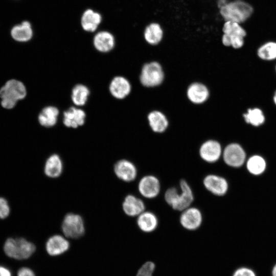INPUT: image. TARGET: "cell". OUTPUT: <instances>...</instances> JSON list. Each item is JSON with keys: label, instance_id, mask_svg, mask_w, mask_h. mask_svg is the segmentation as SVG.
<instances>
[{"label": "cell", "instance_id": "cell-1", "mask_svg": "<svg viewBox=\"0 0 276 276\" xmlns=\"http://www.w3.org/2000/svg\"><path fill=\"white\" fill-rule=\"evenodd\" d=\"M254 13L253 6L245 0L228 2L220 8V13L225 21L240 24L247 21Z\"/></svg>", "mask_w": 276, "mask_h": 276}, {"label": "cell", "instance_id": "cell-2", "mask_svg": "<svg viewBox=\"0 0 276 276\" xmlns=\"http://www.w3.org/2000/svg\"><path fill=\"white\" fill-rule=\"evenodd\" d=\"M179 186L180 192L175 187L168 189L165 193L164 198L173 209L183 211L189 208L194 197L192 189L186 180L181 179Z\"/></svg>", "mask_w": 276, "mask_h": 276}, {"label": "cell", "instance_id": "cell-3", "mask_svg": "<svg viewBox=\"0 0 276 276\" xmlns=\"http://www.w3.org/2000/svg\"><path fill=\"white\" fill-rule=\"evenodd\" d=\"M26 95V88L21 82L15 79L10 80L0 89L1 105L5 108L12 109L17 102L24 99Z\"/></svg>", "mask_w": 276, "mask_h": 276}, {"label": "cell", "instance_id": "cell-4", "mask_svg": "<svg viewBox=\"0 0 276 276\" xmlns=\"http://www.w3.org/2000/svg\"><path fill=\"white\" fill-rule=\"evenodd\" d=\"M4 250L10 258L24 260L30 257L34 252L35 246L24 238H9L5 242Z\"/></svg>", "mask_w": 276, "mask_h": 276}, {"label": "cell", "instance_id": "cell-5", "mask_svg": "<svg viewBox=\"0 0 276 276\" xmlns=\"http://www.w3.org/2000/svg\"><path fill=\"white\" fill-rule=\"evenodd\" d=\"M222 42L226 47H232L234 49H239L244 44V38L247 35L246 30L241 24L225 21L223 25Z\"/></svg>", "mask_w": 276, "mask_h": 276}, {"label": "cell", "instance_id": "cell-6", "mask_svg": "<svg viewBox=\"0 0 276 276\" xmlns=\"http://www.w3.org/2000/svg\"><path fill=\"white\" fill-rule=\"evenodd\" d=\"M62 231L67 238L76 239L83 235L84 223L79 214L69 213L65 215L61 224Z\"/></svg>", "mask_w": 276, "mask_h": 276}, {"label": "cell", "instance_id": "cell-7", "mask_svg": "<svg viewBox=\"0 0 276 276\" xmlns=\"http://www.w3.org/2000/svg\"><path fill=\"white\" fill-rule=\"evenodd\" d=\"M164 77L161 65L158 62H152L143 66L140 76V81L145 86L154 87L162 82Z\"/></svg>", "mask_w": 276, "mask_h": 276}, {"label": "cell", "instance_id": "cell-8", "mask_svg": "<svg viewBox=\"0 0 276 276\" xmlns=\"http://www.w3.org/2000/svg\"><path fill=\"white\" fill-rule=\"evenodd\" d=\"M179 222L185 229L193 231L197 229L202 222V215L197 208H188L183 211L180 216Z\"/></svg>", "mask_w": 276, "mask_h": 276}, {"label": "cell", "instance_id": "cell-9", "mask_svg": "<svg viewBox=\"0 0 276 276\" xmlns=\"http://www.w3.org/2000/svg\"><path fill=\"white\" fill-rule=\"evenodd\" d=\"M116 176L125 182H131L136 177L137 171L135 166L131 161L122 159L117 161L113 166Z\"/></svg>", "mask_w": 276, "mask_h": 276}, {"label": "cell", "instance_id": "cell-10", "mask_svg": "<svg viewBox=\"0 0 276 276\" xmlns=\"http://www.w3.org/2000/svg\"><path fill=\"white\" fill-rule=\"evenodd\" d=\"M140 193L147 198L156 197L160 190L159 180L153 175H146L143 177L138 184Z\"/></svg>", "mask_w": 276, "mask_h": 276}, {"label": "cell", "instance_id": "cell-11", "mask_svg": "<svg viewBox=\"0 0 276 276\" xmlns=\"http://www.w3.org/2000/svg\"><path fill=\"white\" fill-rule=\"evenodd\" d=\"M223 157L227 165L234 167H238L243 164L245 154L243 149L239 145L233 143L225 148Z\"/></svg>", "mask_w": 276, "mask_h": 276}, {"label": "cell", "instance_id": "cell-12", "mask_svg": "<svg viewBox=\"0 0 276 276\" xmlns=\"http://www.w3.org/2000/svg\"><path fill=\"white\" fill-rule=\"evenodd\" d=\"M222 153L220 143L215 140H210L200 146L199 153L200 157L209 163H215L220 158Z\"/></svg>", "mask_w": 276, "mask_h": 276}, {"label": "cell", "instance_id": "cell-13", "mask_svg": "<svg viewBox=\"0 0 276 276\" xmlns=\"http://www.w3.org/2000/svg\"><path fill=\"white\" fill-rule=\"evenodd\" d=\"M203 184L208 191L217 196L224 195L228 189L227 181L224 178L214 174L206 175L203 180Z\"/></svg>", "mask_w": 276, "mask_h": 276}, {"label": "cell", "instance_id": "cell-14", "mask_svg": "<svg viewBox=\"0 0 276 276\" xmlns=\"http://www.w3.org/2000/svg\"><path fill=\"white\" fill-rule=\"evenodd\" d=\"M85 118L83 110L71 107L63 112V123L66 127L77 128L84 125Z\"/></svg>", "mask_w": 276, "mask_h": 276}, {"label": "cell", "instance_id": "cell-15", "mask_svg": "<svg viewBox=\"0 0 276 276\" xmlns=\"http://www.w3.org/2000/svg\"><path fill=\"white\" fill-rule=\"evenodd\" d=\"M109 89L113 97L118 99H123L130 93L131 85L125 78L116 76L111 81Z\"/></svg>", "mask_w": 276, "mask_h": 276}, {"label": "cell", "instance_id": "cell-16", "mask_svg": "<svg viewBox=\"0 0 276 276\" xmlns=\"http://www.w3.org/2000/svg\"><path fill=\"white\" fill-rule=\"evenodd\" d=\"M122 209L126 215L135 217L145 212V205L141 199L129 194L125 197L123 201Z\"/></svg>", "mask_w": 276, "mask_h": 276}, {"label": "cell", "instance_id": "cell-17", "mask_svg": "<svg viewBox=\"0 0 276 276\" xmlns=\"http://www.w3.org/2000/svg\"><path fill=\"white\" fill-rule=\"evenodd\" d=\"M63 170V164L57 154L50 155L46 159L43 168L44 174L48 177L56 178L60 176Z\"/></svg>", "mask_w": 276, "mask_h": 276}, {"label": "cell", "instance_id": "cell-18", "mask_svg": "<svg viewBox=\"0 0 276 276\" xmlns=\"http://www.w3.org/2000/svg\"><path fill=\"white\" fill-rule=\"evenodd\" d=\"M70 247L68 241L63 236L55 235L47 241L45 248L48 253L51 256L60 255L68 250Z\"/></svg>", "mask_w": 276, "mask_h": 276}, {"label": "cell", "instance_id": "cell-19", "mask_svg": "<svg viewBox=\"0 0 276 276\" xmlns=\"http://www.w3.org/2000/svg\"><path fill=\"white\" fill-rule=\"evenodd\" d=\"M93 44L96 49L102 53H107L114 48L115 39L110 32L102 31L98 32L94 36Z\"/></svg>", "mask_w": 276, "mask_h": 276}, {"label": "cell", "instance_id": "cell-20", "mask_svg": "<svg viewBox=\"0 0 276 276\" xmlns=\"http://www.w3.org/2000/svg\"><path fill=\"white\" fill-rule=\"evenodd\" d=\"M136 223L139 229L145 233L154 231L158 223L156 215L150 212H144L138 216Z\"/></svg>", "mask_w": 276, "mask_h": 276}, {"label": "cell", "instance_id": "cell-21", "mask_svg": "<svg viewBox=\"0 0 276 276\" xmlns=\"http://www.w3.org/2000/svg\"><path fill=\"white\" fill-rule=\"evenodd\" d=\"M209 92L207 87L203 84L194 83L187 89V96L193 103L201 104L208 98Z\"/></svg>", "mask_w": 276, "mask_h": 276}, {"label": "cell", "instance_id": "cell-22", "mask_svg": "<svg viewBox=\"0 0 276 276\" xmlns=\"http://www.w3.org/2000/svg\"><path fill=\"white\" fill-rule=\"evenodd\" d=\"M101 20L102 17L100 13L91 9H87L82 15L81 25L84 30L93 32L97 30Z\"/></svg>", "mask_w": 276, "mask_h": 276}, {"label": "cell", "instance_id": "cell-23", "mask_svg": "<svg viewBox=\"0 0 276 276\" xmlns=\"http://www.w3.org/2000/svg\"><path fill=\"white\" fill-rule=\"evenodd\" d=\"M58 109L53 106L43 108L39 113L38 120L39 124L43 127L50 128L54 126L58 120Z\"/></svg>", "mask_w": 276, "mask_h": 276}, {"label": "cell", "instance_id": "cell-24", "mask_svg": "<svg viewBox=\"0 0 276 276\" xmlns=\"http://www.w3.org/2000/svg\"><path fill=\"white\" fill-rule=\"evenodd\" d=\"M12 38L18 42H27L33 36V30L31 24L24 21L21 24L13 27L11 31Z\"/></svg>", "mask_w": 276, "mask_h": 276}, {"label": "cell", "instance_id": "cell-25", "mask_svg": "<svg viewBox=\"0 0 276 276\" xmlns=\"http://www.w3.org/2000/svg\"><path fill=\"white\" fill-rule=\"evenodd\" d=\"M148 120L151 129L155 132L162 133L168 126L166 116L161 112L153 111L148 116Z\"/></svg>", "mask_w": 276, "mask_h": 276}, {"label": "cell", "instance_id": "cell-26", "mask_svg": "<svg viewBox=\"0 0 276 276\" xmlns=\"http://www.w3.org/2000/svg\"><path fill=\"white\" fill-rule=\"evenodd\" d=\"M245 122L254 126H259L265 121L263 110L258 107L248 108L243 114Z\"/></svg>", "mask_w": 276, "mask_h": 276}, {"label": "cell", "instance_id": "cell-27", "mask_svg": "<svg viewBox=\"0 0 276 276\" xmlns=\"http://www.w3.org/2000/svg\"><path fill=\"white\" fill-rule=\"evenodd\" d=\"M89 90L85 85L82 84L76 85L72 91V100L77 106H82L86 103L89 95Z\"/></svg>", "mask_w": 276, "mask_h": 276}, {"label": "cell", "instance_id": "cell-28", "mask_svg": "<svg viewBox=\"0 0 276 276\" xmlns=\"http://www.w3.org/2000/svg\"><path fill=\"white\" fill-rule=\"evenodd\" d=\"M258 57L264 61L276 59V41H269L261 45L257 50Z\"/></svg>", "mask_w": 276, "mask_h": 276}, {"label": "cell", "instance_id": "cell-29", "mask_svg": "<svg viewBox=\"0 0 276 276\" xmlns=\"http://www.w3.org/2000/svg\"><path fill=\"white\" fill-rule=\"evenodd\" d=\"M144 37L147 42L152 45L157 44L162 40L163 31L160 26L156 23H152L145 29Z\"/></svg>", "mask_w": 276, "mask_h": 276}, {"label": "cell", "instance_id": "cell-30", "mask_svg": "<svg viewBox=\"0 0 276 276\" xmlns=\"http://www.w3.org/2000/svg\"><path fill=\"white\" fill-rule=\"evenodd\" d=\"M265 167L266 164L264 159L258 155L251 157L247 163L248 171L255 175L262 173L264 171Z\"/></svg>", "mask_w": 276, "mask_h": 276}, {"label": "cell", "instance_id": "cell-31", "mask_svg": "<svg viewBox=\"0 0 276 276\" xmlns=\"http://www.w3.org/2000/svg\"><path fill=\"white\" fill-rule=\"evenodd\" d=\"M155 264L150 261L145 262L137 271L136 276H153Z\"/></svg>", "mask_w": 276, "mask_h": 276}, {"label": "cell", "instance_id": "cell-32", "mask_svg": "<svg viewBox=\"0 0 276 276\" xmlns=\"http://www.w3.org/2000/svg\"><path fill=\"white\" fill-rule=\"evenodd\" d=\"M10 208L8 201L3 197H0V219L7 218L10 214Z\"/></svg>", "mask_w": 276, "mask_h": 276}, {"label": "cell", "instance_id": "cell-33", "mask_svg": "<svg viewBox=\"0 0 276 276\" xmlns=\"http://www.w3.org/2000/svg\"><path fill=\"white\" fill-rule=\"evenodd\" d=\"M233 276H256V274L251 269L242 267L237 269Z\"/></svg>", "mask_w": 276, "mask_h": 276}, {"label": "cell", "instance_id": "cell-34", "mask_svg": "<svg viewBox=\"0 0 276 276\" xmlns=\"http://www.w3.org/2000/svg\"><path fill=\"white\" fill-rule=\"evenodd\" d=\"M17 276H35V275L31 269L22 267L18 271Z\"/></svg>", "mask_w": 276, "mask_h": 276}, {"label": "cell", "instance_id": "cell-35", "mask_svg": "<svg viewBox=\"0 0 276 276\" xmlns=\"http://www.w3.org/2000/svg\"><path fill=\"white\" fill-rule=\"evenodd\" d=\"M0 276H12V274L9 269L0 265Z\"/></svg>", "mask_w": 276, "mask_h": 276}, {"label": "cell", "instance_id": "cell-36", "mask_svg": "<svg viewBox=\"0 0 276 276\" xmlns=\"http://www.w3.org/2000/svg\"><path fill=\"white\" fill-rule=\"evenodd\" d=\"M228 2L227 0H218V6L219 9L224 6Z\"/></svg>", "mask_w": 276, "mask_h": 276}, {"label": "cell", "instance_id": "cell-37", "mask_svg": "<svg viewBox=\"0 0 276 276\" xmlns=\"http://www.w3.org/2000/svg\"><path fill=\"white\" fill-rule=\"evenodd\" d=\"M272 100H273V103L276 106V90L274 92L273 97H272Z\"/></svg>", "mask_w": 276, "mask_h": 276}, {"label": "cell", "instance_id": "cell-38", "mask_svg": "<svg viewBox=\"0 0 276 276\" xmlns=\"http://www.w3.org/2000/svg\"><path fill=\"white\" fill-rule=\"evenodd\" d=\"M272 276H276V264L273 267V268L272 270Z\"/></svg>", "mask_w": 276, "mask_h": 276}, {"label": "cell", "instance_id": "cell-39", "mask_svg": "<svg viewBox=\"0 0 276 276\" xmlns=\"http://www.w3.org/2000/svg\"><path fill=\"white\" fill-rule=\"evenodd\" d=\"M275 73H276V65L275 66Z\"/></svg>", "mask_w": 276, "mask_h": 276}]
</instances>
